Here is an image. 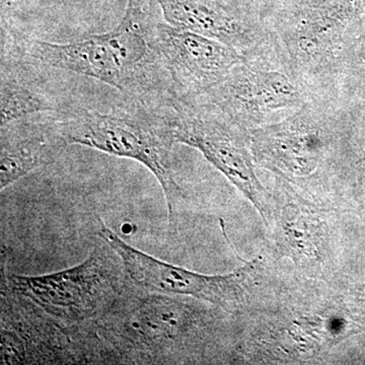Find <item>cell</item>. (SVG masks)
Wrapping results in <instances>:
<instances>
[{"label": "cell", "instance_id": "5b68a950", "mask_svg": "<svg viewBox=\"0 0 365 365\" xmlns=\"http://www.w3.org/2000/svg\"><path fill=\"white\" fill-rule=\"evenodd\" d=\"M165 115L175 143L200 151L266 220L268 194L255 173L254 157L244 129L200 103H180L165 109Z\"/></svg>", "mask_w": 365, "mask_h": 365}, {"label": "cell", "instance_id": "4fadbf2b", "mask_svg": "<svg viewBox=\"0 0 365 365\" xmlns=\"http://www.w3.org/2000/svg\"><path fill=\"white\" fill-rule=\"evenodd\" d=\"M20 60L2 53L0 85V124L26 119L42 113L58 111V105L45 91L25 78Z\"/></svg>", "mask_w": 365, "mask_h": 365}, {"label": "cell", "instance_id": "8992f818", "mask_svg": "<svg viewBox=\"0 0 365 365\" xmlns=\"http://www.w3.org/2000/svg\"><path fill=\"white\" fill-rule=\"evenodd\" d=\"M150 41L167 72L176 103H196L227 78L244 55L235 48L170 26L158 18Z\"/></svg>", "mask_w": 365, "mask_h": 365}, {"label": "cell", "instance_id": "9c48e42d", "mask_svg": "<svg viewBox=\"0 0 365 365\" xmlns=\"http://www.w3.org/2000/svg\"><path fill=\"white\" fill-rule=\"evenodd\" d=\"M318 113L304 104L278 123L251 132L255 160L292 176H306L318 167L325 148V133Z\"/></svg>", "mask_w": 365, "mask_h": 365}, {"label": "cell", "instance_id": "3957f363", "mask_svg": "<svg viewBox=\"0 0 365 365\" xmlns=\"http://www.w3.org/2000/svg\"><path fill=\"white\" fill-rule=\"evenodd\" d=\"M130 284L123 262L103 240L73 267L45 275L4 273L2 281V287L68 323L97 322Z\"/></svg>", "mask_w": 365, "mask_h": 365}, {"label": "cell", "instance_id": "8fae6325", "mask_svg": "<svg viewBox=\"0 0 365 365\" xmlns=\"http://www.w3.org/2000/svg\"><path fill=\"white\" fill-rule=\"evenodd\" d=\"M352 16L348 0H327L309 7L283 35L292 61L312 71L330 63L341 26Z\"/></svg>", "mask_w": 365, "mask_h": 365}, {"label": "cell", "instance_id": "6da1fadb", "mask_svg": "<svg viewBox=\"0 0 365 365\" xmlns=\"http://www.w3.org/2000/svg\"><path fill=\"white\" fill-rule=\"evenodd\" d=\"M158 0H128L121 21L107 33L68 43L11 34V47L30 62L61 69L112 86L150 108L172 105V86L151 44Z\"/></svg>", "mask_w": 365, "mask_h": 365}, {"label": "cell", "instance_id": "277c9868", "mask_svg": "<svg viewBox=\"0 0 365 365\" xmlns=\"http://www.w3.org/2000/svg\"><path fill=\"white\" fill-rule=\"evenodd\" d=\"M1 364H110L97 323H68L2 287Z\"/></svg>", "mask_w": 365, "mask_h": 365}, {"label": "cell", "instance_id": "52a82bcc", "mask_svg": "<svg viewBox=\"0 0 365 365\" xmlns=\"http://www.w3.org/2000/svg\"><path fill=\"white\" fill-rule=\"evenodd\" d=\"M120 257L134 287L155 294L193 297L232 311L242 294L244 269L227 275H204L155 258L134 248L107 225L98 232Z\"/></svg>", "mask_w": 365, "mask_h": 365}, {"label": "cell", "instance_id": "7c38bea8", "mask_svg": "<svg viewBox=\"0 0 365 365\" xmlns=\"http://www.w3.org/2000/svg\"><path fill=\"white\" fill-rule=\"evenodd\" d=\"M158 4L163 20L170 26L218 41L240 52L248 46V24L220 0H158Z\"/></svg>", "mask_w": 365, "mask_h": 365}, {"label": "cell", "instance_id": "9a60e30c", "mask_svg": "<svg viewBox=\"0 0 365 365\" xmlns=\"http://www.w3.org/2000/svg\"><path fill=\"white\" fill-rule=\"evenodd\" d=\"M359 54L360 57H361L362 60L365 63V36L362 38L361 43H360L359 46Z\"/></svg>", "mask_w": 365, "mask_h": 365}, {"label": "cell", "instance_id": "7a4b0ae2", "mask_svg": "<svg viewBox=\"0 0 365 365\" xmlns=\"http://www.w3.org/2000/svg\"><path fill=\"white\" fill-rule=\"evenodd\" d=\"M68 143L129 158L144 165L162 187L170 225L176 220L184 192L175 178L172 148L175 141L163 109L138 104L135 111L79 110L57 118Z\"/></svg>", "mask_w": 365, "mask_h": 365}, {"label": "cell", "instance_id": "5bb4252c", "mask_svg": "<svg viewBox=\"0 0 365 365\" xmlns=\"http://www.w3.org/2000/svg\"><path fill=\"white\" fill-rule=\"evenodd\" d=\"M352 13L355 16H365V0H349Z\"/></svg>", "mask_w": 365, "mask_h": 365}, {"label": "cell", "instance_id": "30bf717a", "mask_svg": "<svg viewBox=\"0 0 365 365\" xmlns=\"http://www.w3.org/2000/svg\"><path fill=\"white\" fill-rule=\"evenodd\" d=\"M57 119L35 122L18 120L1 127L0 189L58 160L67 146Z\"/></svg>", "mask_w": 365, "mask_h": 365}, {"label": "cell", "instance_id": "ba28073f", "mask_svg": "<svg viewBox=\"0 0 365 365\" xmlns=\"http://www.w3.org/2000/svg\"><path fill=\"white\" fill-rule=\"evenodd\" d=\"M198 103L242 129L275 113L304 105L302 95L287 76L249 66L247 61L235 66L227 78Z\"/></svg>", "mask_w": 365, "mask_h": 365}]
</instances>
